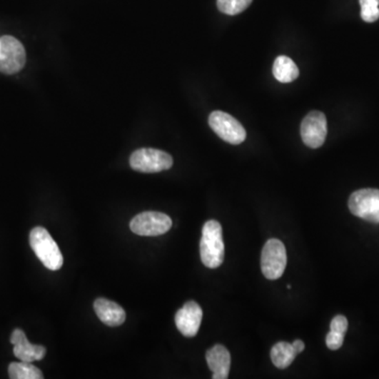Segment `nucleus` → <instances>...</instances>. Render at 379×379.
<instances>
[{
  "instance_id": "nucleus-1",
  "label": "nucleus",
  "mask_w": 379,
  "mask_h": 379,
  "mask_svg": "<svg viewBox=\"0 0 379 379\" xmlns=\"http://www.w3.org/2000/svg\"><path fill=\"white\" fill-rule=\"evenodd\" d=\"M201 258L203 265L210 269H216L225 261V243L223 228L216 221H209L203 228L201 241Z\"/></svg>"
},
{
  "instance_id": "nucleus-2",
  "label": "nucleus",
  "mask_w": 379,
  "mask_h": 379,
  "mask_svg": "<svg viewBox=\"0 0 379 379\" xmlns=\"http://www.w3.org/2000/svg\"><path fill=\"white\" fill-rule=\"evenodd\" d=\"M30 246L46 269L59 271L64 265V256L56 241L44 228L36 227L30 233Z\"/></svg>"
},
{
  "instance_id": "nucleus-3",
  "label": "nucleus",
  "mask_w": 379,
  "mask_h": 379,
  "mask_svg": "<svg viewBox=\"0 0 379 379\" xmlns=\"http://www.w3.org/2000/svg\"><path fill=\"white\" fill-rule=\"evenodd\" d=\"M287 251L285 245L278 239H270L261 252V271L266 278L276 281L283 276L287 267Z\"/></svg>"
},
{
  "instance_id": "nucleus-4",
  "label": "nucleus",
  "mask_w": 379,
  "mask_h": 379,
  "mask_svg": "<svg viewBox=\"0 0 379 379\" xmlns=\"http://www.w3.org/2000/svg\"><path fill=\"white\" fill-rule=\"evenodd\" d=\"M130 166L137 172L158 173L172 168L173 158L163 151L143 148L135 151L131 155Z\"/></svg>"
},
{
  "instance_id": "nucleus-5",
  "label": "nucleus",
  "mask_w": 379,
  "mask_h": 379,
  "mask_svg": "<svg viewBox=\"0 0 379 379\" xmlns=\"http://www.w3.org/2000/svg\"><path fill=\"white\" fill-rule=\"evenodd\" d=\"M211 128L223 141L231 145H241L246 141L247 132L237 119L223 111H214L209 117Z\"/></svg>"
},
{
  "instance_id": "nucleus-6",
  "label": "nucleus",
  "mask_w": 379,
  "mask_h": 379,
  "mask_svg": "<svg viewBox=\"0 0 379 379\" xmlns=\"http://www.w3.org/2000/svg\"><path fill=\"white\" fill-rule=\"evenodd\" d=\"M26 64V50L19 39L10 35L0 37V72L15 74Z\"/></svg>"
},
{
  "instance_id": "nucleus-7",
  "label": "nucleus",
  "mask_w": 379,
  "mask_h": 379,
  "mask_svg": "<svg viewBox=\"0 0 379 379\" xmlns=\"http://www.w3.org/2000/svg\"><path fill=\"white\" fill-rule=\"evenodd\" d=\"M352 214L370 223H379V190L361 189L350 196Z\"/></svg>"
},
{
  "instance_id": "nucleus-8",
  "label": "nucleus",
  "mask_w": 379,
  "mask_h": 379,
  "mask_svg": "<svg viewBox=\"0 0 379 379\" xmlns=\"http://www.w3.org/2000/svg\"><path fill=\"white\" fill-rule=\"evenodd\" d=\"M172 227V219L159 212H143L135 216L130 223L131 230L141 236H158Z\"/></svg>"
},
{
  "instance_id": "nucleus-9",
  "label": "nucleus",
  "mask_w": 379,
  "mask_h": 379,
  "mask_svg": "<svg viewBox=\"0 0 379 379\" xmlns=\"http://www.w3.org/2000/svg\"><path fill=\"white\" fill-rule=\"evenodd\" d=\"M327 133V118L325 115L319 111L310 112L301 123V139L309 148H320L325 143Z\"/></svg>"
},
{
  "instance_id": "nucleus-10",
  "label": "nucleus",
  "mask_w": 379,
  "mask_h": 379,
  "mask_svg": "<svg viewBox=\"0 0 379 379\" xmlns=\"http://www.w3.org/2000/svg\"><path fill=\"white\" fill-rule=\"evenodd\" d=\"M203 320V310L195 301L186 303L175 315L177 329L186 337H194L198 333Z\"/></svg>"
},
{
  "instance_id": "nucleus-11",
  "label": "nucleus",
  "mask_w": 379,
  "mask_h": 379,
  "mask_svg": "<svg viewBox=\"0 0 379 379\" xmlns=\"http://www.w3.org/2000/svg\"><path fill=\"white\" fill-rule=\"evenodd\" d=\"M11 343L14 345L13 353L21 361L33 363V361L41 360L46 355V348L30 343L26 334L21 329L13 331L12 335H11Z\"/></svg>"
},
{
  "instance_id": "nucleus-12",
  "label": "nucleus",
  "mask_w": 379,
  "mask_h": 379,
  "mask_svg": "<svg viewBox=\"0 0 379 379\" xmlns=\"http://www.w3.org/2000/svg\"><path fill=\"white\" fill-rule=\"evenodd\" d=\"M208 365L213 372V379H227L231 367V355L227 348L216 345L206 354Z\"/></svg>"
},
{
  "instance_id": "nucleus-13",
  "label": "nucleus",
  "mask_w": 379,
  "mask_h": 379,
  "mask_svg": "<svg viewBox=\"0 0 379 379\" xmlns=\"http://www.w3.org/2000/svg\"><path fill=\"white\" fill-rule=\"evenodd\" d=\"M94 310L98 318L108 327L121 325L126 321V312L118 303L106 298L95 300Z\"/></svg>"
},
{
  "instance_id": "nucleus-14",
  "label": "nucleus",
  "mask_w": 379,
  "mask_h": 379,
  "mask_svg": "<svg viewBox=\"0 0 379 379\" xmlns=\"http://www.w3.org/2000/svg\"><path fill=\"white\" fill-rule=\"evenodd\" d=\"M273 75L279 83H292L298 77L299 70L290 57L283 55L275 59Z\"/></svg>"
},
{
  "instance_id": "nucleus-15",
  "label": "nucleus",
  "mask_w": 379,
  "mask_h": 379,
  "mask_svg": "<svg viewBox=\"0 0 379 379\" xmlns=\"http://www.w3.org/2000/svg\"><path fill=\"white\" fill-rule=\"evenodd\" d=\"M297 353L295 352L292 343L281 341L272 348L271 359L275 367L278 369H285L293 363Z\"/></svg>"
},
{
  "instance_id": "nucleus-16",
  "label": "nucleus",
  "mask_w": 379,
  "mask_h": 379,
  "mask_svg": "<svg viewBox=\"0 0 379 379\" xmlns=\"http://www.w3.org/2000/svg\"><path fill=\"white\" fill-rule=\"evenodd\" d=\"M9 376L12 379H42V372L28 361L12 363L9 365Z\"/></svg>"
},
{
  "instance_id": "nucleus-17",
  "label": "nucleus",
  "mask_w": 379,
  "mask_h": 379,
  "mask_svg": "<svg viewBox=\"0 0 379 379\" xmlns=\"http://www.w3.org/2000/svg\"><path fill=\"white\" fill-rule=\"evenodd\" d=\"M253 0H217V6L221 12L227 15H237L243 12Z\"/></svg>"
},
{
  "instance_id": "nucleus-18",
  "label": "nucleus",
  "mask_w": 379,
  "mask_h": 379,
  "mask_svg": "<svg viewBox=\"0 0 379 379\" xmlns=\"http://www.w3.org/2000/svg\"><path fill=\"white\" fill-rule=\"evenodd\" d=\"M361 19L365 22H374L379 19V0H359Z\"/></svg>"
},
{
  "instance_id": "nucleus-19",
  "label": "nucleus",
  "mask_w": 379,
  "mask_h": 379,
  "mask_svg": "<svg viewBox=\"0 0 379 379\" xmlns=\"http://www.w3.org/2000/svg\"><path fill=\"white\" fill-rule=\"evenodd\" d=\"M343 339H345V335L330 331V333H328L327 337H325V345L330 350L335 351V350L340 349L343 347Z\"/></svg>"
},
{
  "instance_id": "nucleus-20",
  "label": "nucleus",
  "mask_w": 379,
  "mask_h": 379,
  "mask_svg": "<svg viewBox=\"0 0 379 379\" xmlns=\"http://www.w3.org/2000/svg\"><path fill=\"white\" fill-rule=\"evenodd\" d=\"M348 330V319L343 315H337L332 319L331 331L345 335Z\"/></svg>"
},
{
  "instance_id": "nucleus-21",
  "label": "nucleus",
  "mask_w": 379,
  "mask_h": 379,
  "mask_svg": "<svg viewBox=\"0 0 379 379\" xmlns=\"http://www.w3.org/2000/svg\"><path fill=\"white\" fill-rule=\"evenodd\" d=\"M292 345H293L295 352H296L297 354L301 353V352L305 350V343H303V341L300 340V339L295 340L294 343H292Z\"/></svg>"
}]
</instances>
